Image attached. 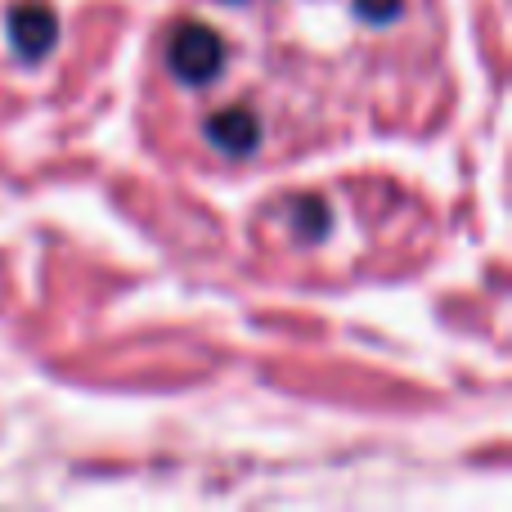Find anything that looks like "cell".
Returning a JSON list of instances; mask_svg holds the SVG:
<instances>
[{
	"instance_id": "cell-1",
	"label": "cell",
	"mask_w": 512,
	"mask_h": 512,
	"mask_svg": "<svg viewBox=\"0 0 512 512\" xmlns=\"http://www.w3.org/2000/svg\"><path fill=\"white\" fill-rule=\"evenodd\" d=\"M14 32H18V45H23L27 54H45L50 50V41H54V18H50V9H18L14 14Z\"/></svg>"
}]
</instances>
